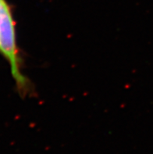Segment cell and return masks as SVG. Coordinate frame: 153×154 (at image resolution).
I'll list each match as a JSON object with an SVG mask.
<instances>
[{
    "instance_id": "1",
    "label": "cell",
    "mask_w": 153,
    "mask_h": 154,
    "mask_svg": "<svg viewBox=\"0 0 153 154\" xmlns=\"http://www.w3.org/2000/svg\"><path fill=\"white\" fill-rule=\"evenodd\" d=\"M0 51L10 63L16 85L21 92L28 89V81L20 71L15 23L6 0H0Z\"/></svg>"
}]
</instances>
